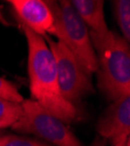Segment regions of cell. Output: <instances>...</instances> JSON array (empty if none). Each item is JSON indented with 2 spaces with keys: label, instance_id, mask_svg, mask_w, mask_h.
I'll return each instance as SVG.
<instances>
[{
  "label": "cell",
  "instance_id": "1",
  "mask_svg": "<svg viewBox=\"0 0 130 146\" xmlns=\"http://www.w3.org/2000/svg\"><path fill=\"white\" fill-rule=\"evenodd\" d=\"M28 47V77L31 100L39 103L47 111L70 124L79 120L77 108L68 103L61 95L57 81L54 56L43 36L22 27Z\"/></svg>",
  "mask_w": 130,
  "mask_h": 146
},
{
  "label": "cell",
  "instance_id": "2",
  "mask_svg": "<svg viewBox=\"0 0 130 146\" xmlns=\"http://www.w3.org/2000/svg\"><path fill=\"white\" fill-rule=\"evenodd\" d=\"M90 33V32H89ZM97 57V87L110 101L130 95V46L120 34L90 33Z\"/></svg>",
  "mask_w": 130,
  "mask_h": 146
},
{
  "label": "cell",
  "instance_id": "3",
  "mask_svg": "<svg viewBox=\"0 0 130 146\" xmlns=\"http://www.w3.org/2000/svg\"><path fill=\"white\" fill-rule=\"evenodd\" d=\"M47 4L54 18L52 34L68 48L82 68L91 76L97 70V57L91 44L88 27L80 19L70 1L61 0L47 1Z\"/></svg>",
  "mask_w": 130,
  "mask_h": 146
},
{
  "label": "cell",
  "instance_id": "4",
  "mask_svg": "<svg viewBox=\"0 0 130 146\" xmlns=\"http://www.w3.org/2000/svg\"><path fill=\"white\" fill-rule=\"evenodd\" d=\"M22 112L12 130L31 133L52 146H85L62 120L48 112L39 103L28 98L21 103Z\"/></svg>",
  "mask_w": 130,
  "mask_h": 146
},
{
  "label": "cell",
  "instance_id": "5",
  "mask_svg": "<svg viewBox=\"0 0 130 146\" xmlns=\"http://www.w3.org/2000/svg\"><path fill=\"white\" fill-rule=\"evenodd\" d=\"M43 39L54 56L61 95L68 103L76 106L85 96L94 92L91 76L82 68L66 46L47 35Z\"/></svg>",
  "mask_w": 130,
  "mask_h": 146
},
{
  "label": "cell",
  "instance_id": "6",
  "mask_svg": "<svg viewBox=\"0 0 130 146\" xmlns=\"http://www.w3.org/2000/svg\"><path fill=\"white\" fill-rule=\"evenodd\" d=\"M96 131L99 137L115 145L130 138V95L114 101L100 117Z\"/></svg>",
  "mask_w": 130,
  "mask_h": 146
},
{
  "label": "cell",
  "instance_id": "7",
  "mask_svg": "<svg viewBox=\"0 0 130 146\" xmlns=\"http://www.w3.org/2000/svg\"><path fill=\"white\" fill-rule=\"evenodd\" d=\"M15 17L25 27L40 36L52 34L54 26L53 13L43 0H9L7 1Z\"/></svg>",
  "mask_w": 130,
  "mask_h": 146
},
{
  "label": "cell",
  "instance_id": "8",
  "mask_svg": "<svg viewBox=\"0 0 130 146\" xmlns=\"http://www.w3.org/2000/svg\"><path fill=\"white\" fill-rule=\"evenodd\" d=\"M70 4L90 33L101 34L109 31L104 18V3L102 0H73Z\"/></svg>",
  "mask_w": 130,
  "mask_h": 146
},
{
  "label": "cell",
  "instance_id": "9",
  "mask_svg": "<svg viewBox=\"0 0 130 146\" xmlns=\"http://www.w3.org/2000/svg\"><path fill=\"white\" fill-rule=\"evenodd\" d=\"M114 14L117 21L122 38L129 42L130 40V1L129 0H115L113 1Z\"/></svg>",
  "mask_w": 130,
  "mask_h": 146
},
{
  "label": "cell",
  "instance_id": "10",
  "mask_svg": "<svg viewBox=\"0 0 130 146\" xmlns=\"http://www.w3.org/2000/svg\"><path fill=\"white\" fill-rule=\"evenodd\" d=\"M21 112L22 108L20 103L0 98V129L12 127L20 118Z\"/></svg>",
  "mask_w": 130,
  "mask_h": 146
},
{
  "label": "cell",
  "instance_id": "11",
  "mask_svg": "<svg viewBox=\"0 0 130 146\" xmlns=\"http://www.w3.org/2000/svg\"><path fill=\"white\" fill-rule=\"evenodd\" d=\"M0 146H52L41 140L15 135H0Z\"/></svg>",
  "mask_w": 130,
  "mask_h": 146
},
{
  "label": "cell",
  "instance_id": "12",
  "mask_svg": "<svg viewBox=\"0 0 130 146\" xmlns=\"http://www.w3.org/2000/svg\"><path fill=\"white\" fill-rule=\"evenodd\" d=\"M0 98L20 104L25 100L23 96L20 94V91L18 90L15 84L7 81L1 76H0Z\"/></svg>",
  "mask_w": 130,
  "mask_h": 146
},
{
  "label": "cell",
  "instance_id": "13",
  "mask_svg": "<svg viewBox=\"0 0 130 146\" xmlns=\"http://www.w3.org/2000/svg\"><path fill=\"white\" fill-rule=\"evenodd\" d=\"M105 145H107V140L101 137H96L94 139V141L90 144V146H105Z\"/></svg>",
  "mask_w": 130,
  "mask_h": 146
},
{
  "label": "cell",
  "instance_id": "14",
  "mask_svg": "<svg viewBox=\"0 0 130 146\" xmlns=\"http://www.w3.org/2000/svg\"><path fill=\"white\" fill-rule=\"evenodd\" d=\"M113 146H130V138H128L127 140H122V141L117 143V144H115Z\"/></svg>",
  "mask_w": 130,
  "mask_h": 146
}]
</instances>
